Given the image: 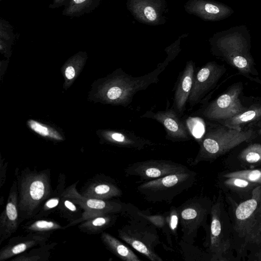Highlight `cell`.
Listing matches in <instances>:
<instances>
[{
  "label": "cell",
  "mask_w": 261,
  "mask_h": 261,
  "mask_svg": "<svg viewBox=\"0 0 261 261\" xmlns=\"http://www.w3.org/2000/svg\"><path fill=\"white\" fill-rule=\"evenodd\" d=\"M233 220L238 254L245 255L248 250L258 251L261 248V185L253 189L249 199L237 206Z\"/></svg>",
  "instance_id": "6da1fadb"
},
{
  "label": "cell",
  "mask_w": 261,
  "mask_h": 261,
  "mask_svg": "<svg viewBox=\"0 0 261 261\" xmlns=\"http://www.w3.org/2000/svg\"><path fill=\"white\" fill-rule=\"evenodd\" d=\"M18 192V212L20 223L33 219L53 190L49 170H32L29 168L15 171Z\"/></svg>",
  "instance_id": "7a4b0ae2"
},
{
  "label": "cell",
  "mask_w": 261,
  "mask_h": 261,
  "mask_svg": "<svg viewBox=\"0 0 261 261\" xmlns=\"http://www.w3.org/2000/svg\"><path fill=\"white\" fill-rule=\"evenodd\" d=\"M208 253L211 261L232 260L236 250L233 225L225 208L222 195L213 203L211 212Z\"/></svg>",
  "instance_id": "3957f363"
},
{
  "label": "cell",
  "mask_w": 261,
  "mask_h": 261,
  "mask_svg": "<svg viewBox=\"0 0 261 261\" xmlns=\"http://www.w3.org/2000/svg\"><path fill=\"white\" fill-rule=\"evenodd\" d=\"M255 137L251 130H239L222 127L206 128L198 143L199 149L192 164L212 161L224 154L241 143Z\"/></svg>",
  "instance_id": "277c9868"
},
{
  "label": "cell",
  "mask_w": 261,
  "mask_h": 261,
  "mask_svg": "<svg viewBox=\"0 0 261 261\" xmlns=\"http://www.w3.org/2000/svg\"><path fill=\"white\" fill-rule=\"evenodd\" d=\"M174 58L168 57L151 72L137 77L126 73L122 70L113 79V85L109 87L106 96L110 101L127 107L139 91L146 89L150 85L159 81V75Z\"/></svg>",
  "instance_id": "5b68a950"
},
{
  "label": "cell",
  "mask_w": 261,
  "mask_h": 261,
  "mask_svg": "<svg viewBox=\"0 0 261 261\" xmlns=\"http://www.w3.org/2000/svg\"><path fill=\"white\" fill-rule=\"evenodd\" d=\"M196 177V172L189 170L146 181L139 185L137 190L149 202L170 203L174 197L190 188L194 184Z\"/></svg>",
  "instance_id": "8992f818"
},
{
  "label": "cell",
  "mask_w": 261,
  "mask_h": 261,
  "mask_svg": "<svg viewBox=\"0 0 261 261\" xmlns=\"http://www.w3.org/2000/svg\"><path fill=\"white\" fill-rule=\"evenodd\" d=\"M140 217L141 219H133L119 229L118 237L148 259L163 261L155 251V248L161 244L157 228Z\"/></svg>",
  "instance_id": "52a82bcc"
},
{
  "label": "cell",
  "mask_w": 261,
  "mask_h": 261,
  "mask_svg": "<svg viewBox=\"0 0 261 261\" xmlns=\"http://www.w3.org/2000/svg\"><path fill=\"white\" fill-rule=\"evenodd\" d=\"M212 204L208 198L197 196L187 200L177 207L182 233V242L188 245L194 244L199 229L206 225Z\"/></svg>",
  "instance_id": "ba28073f"
},
{
  "label": "cell",
  "mask_w": 261,
  "mask_h": 261,
  "mask_svg": "<svg viewBox=\"0 0 261 261\" xmlns=\"http://www.w3.org/2000/svg\"><path fill=\"white\" fill-rule=\"evenodd\" d=\"M76 182L74 183L65 188L63 195L80 205L84 212L81 218L65 226V229L95 216L109 214H117L126 211L127 206L120 202L84 196L76 190Z\"/></svg>",
  "instance_id": "9c48e42d"
},
{
  "label": "cell",
  "mask_w": 261,
  "mask_h": 261,
  "mask_svg": "<svg viewBox=\"0 0 261 261\" xmlns=\"http://www.w3.org/2000/svg\"><path fill=\"white\" fill-rule=\"evenodd\" d=\"M189 170L186 166L171 161L149 160L130 165L125 169L124 172L127 176H137L141 179L149 181Z\"/></svg>",
  "instance_id": "30bf717a"
},
{
  "label": "cell",
  "mask_w": 261,
  "mask_h": 261,
  "mask_svg": "<svg viewBox=\"0 0 261 261\" xmlns=\"http://www.w3.org/2000/svg\"><path fill=\"white\" fill-rule=\"evenodd\" d=\"M239 93L237 89L231 90L221 95L196 113L214 120H225L233 117L244 110L239 99Z\"/></svg>",
  "instance_id": "8fae6325"
},
{
  "label": "cell",
  "mask_w": 261,
  "mask_h": 261,
  "mask_svg": "<svg viewBox=\"0 0 261 261\" xmlns=\"http://www.w3.org/2000/svg\"><path fill=\"white\" fill-rule=\"evenodd\" d=\"M172 108L163 111H147L141 118H149L160 123L166 132V138L172 142H184L190 140L192 136L186 124Z\"/></svg>",
  "instance_id": "7c38bea8"
},
{
  "label": "cell",
  "mask_w": 261,
  "mask_h": 261,
  "mask_svg": "<svg viewBox=\"0 0 261 261\" xmlns=\"http://www.w3.org/2000/svg\"><path fill=\"white\" fill-rule=\"evenodd\" d=\"M221 68L210 62L195 72L188 103L193 107L202 102L206 94L214 88L221 74Z\"/></svg>",
  "instance_id": "4fadbf2b"
},
{
  "label": "cell",
  "mask_w": 261,
  "mask_h": 261,
  "mask_svg": "<svg viewBox=\"0 0 261 261\" xmlns=\"http://www.w3.org/2000/svg\"><path fill=\"white\" fill-rule=\"evenodd\" d=\"M18 198L17 183L16 180H14L6 205L0 215V244L16 231L20 223Z\"/></svg>",
  "instance_id": "5bb4252c"
},
{
  "label": "cell",
  "mask_w": 261,
  "mask_h": 261,
  "mask_svg": "<svg viewBox=\"0 0 261 261\" xmlns=\"http://www.w3.org/2000/svg\"><path fill=\"white\" fill-rule=\"evenodd\" d=\"M51 233H27L11 238L0 250V261L15 257L32 248L45 244Z\"/></svg>",
  "instance_id": "9a60e30c"
},
{
  "label": "cell",
  "mask_w": 261,
  "mask_h": 261,
  "mask_svg": "<svg viewBox=\"0 0 261 261\" xmlns=\"http://www.w3.org/2000/svg\"><path fill=\"white\" fill-rule=\"evenodd\" d=\"M195 65L192 61L186 65L178 79L175 86L172 108L179 116H181L186 109L192 89L195 73Z\"/></svg>",
  "instance_id": "2e32d148"
},
{
  "label": "cell",
  "mask_w": 261,
  "mask_h": 261,
  "mask_svg": "<svg viewBox=\"0 0 261 261\" xmlns=\"http://www.w3.org/2000/svg\"><path fill=\"white\" fill-rule=\"evenodd\" d=\"M81 194L86 197L107 200L121 196L122 191L114 180L100 176L88 182Z\"/></svg>",
  "instance_id": "e0dca14e"
},
{
  "label": "cell",
  "mask_w": 261,
  "mask_h": 261,
  "mask_svg": "<svg viewBox=\"0 0 261 261\" xmlns=\"http://www.w3.org/2000/svg\"><path fill=\"white\" fill-rule=\"evenodd\" d=\"M109 137L111 142L119 146L138 150L154 145L151 140L128 130L110 132Z\"/></svg>",
  "instance_id": "ac0fdd59"
},
{
  "label": "cell",
  "mask_w": 261,
  "mask_h": 261,
  "mask_svg": "<svg viewBox=\"0 0 261 261\" xmlns=\"http://www.w3.org/2000/svg\"><path fill=\"white\" fill-rule=\"evenodd\" d=\"M101 240L107 249L124 261H140L139 257L127 246L106 232H102Z\"/></svg>",
  "instance_id": "d6986e66"
},
{
  "label": "cell",
  "mask_w": 261,
  "mask_h": 261,
  "mask_svg": "<svg viewBox=\"0 0 261 261\" xmlns=\"http://www.w3.org/2000/svg\"><path fill=\"white\" fill-rule=\"evenodd\" d=\"M117 219V216L115 214L97 216L80 223L78 228L87 234H97L114 225Z\"/></svg>",
  "instance_id": "ffe728a7"
},
{
  "label": "cell",
  "mask_w": 261,
  "mask_h": 261,
  "mask_svg": "<svg viewBox=\"0 0 261 261\" xmlns=\"http://www.w3.org/2000/svg\"><path fill=\"white\" fill-rule=\"evenodd\" d=\"M66 178L64 174H60L58 185L53 190L49 197L44 202L39 212L33 219L43 218L57 210L62 198V193L65 189Z\"/></svg>",
  "instance_id": "44dd1931"
},
{
  "label": "cell",
  "mask_w": 261,
  "mask_h": 261,
  "mask_svg": "<svg viewBox=\"0 0 261 261\" xmlns=\"http://www.w3.org/2000/svg\"><path fill=\"white\" fill-rule=\"evenodd\" d=\"M57 244L56 242H50L35 247L16 255L11 261H48L51 251Z\"/></svg>",
  "instance_id": "7402d4cb"
},
{
  "label": "cell",
  "mask_w": 261,
  "mask_h": 261,
  "mask_svg": "<svg viewBox=\"0 0 261 261\" xmlns=\"http://www.w3.org/2000/svg\"><path fill=\"white\" fill-rule=\"evenodd\" d=\"M61 217L69 221V224L77 220L83 215L84 210L69 197L63 195L57 210Z\"/></svg>",
  "instance_id": "603a6c76"
},
{
  "label": "cell",
  "mask_w": 261,
  "mask_h": 261,
  "mask_svg": "<svg viewBox=\"0 0 261 261\" xmlns=\"http://www.w3.org/2000/svg\"><path fill=\"white\" fill-rule=\"evenodd\" d=\"M27 233H53V231L65 229L58 222L51 219H35L27 223L23 227Z\"/></svg>",
  "instance_id": "cb8c5ba5"
},
{
  "label": "cell",
  "mask_w": 261,
  "mask_h": 261,
  "mask_svg": "<svg viewBox=\"0 0 261 261\" xmlns=\"http://www.w3.org/2000/svg\"><path fill=\"white\" fill-rule=\"evenodd\" d=\"M260 117L261 107H255L225 120L224 124L228 127L241 130V125Z\"/></svg>",
  "instance_id": "d4e9b609"
},
{
  "label": "cell",
  "mask_w": 261,
  "mask_h": 261,
  "mask_svg": "<svg viewBox=\"0 0 261 261\" xmlns=\"http://www.w3.org/2000/svg\"><path fill=\"white\" fill-rule=\"evenodd\" d=\"M137 214L138 216L149 221L157 228L162 229V231L166 236L168 243L170 244V245H172L171 234L169 230L167 221L168 212L163 215H148L138 211L137 212Z\"/></svg>",
  "instance_id": "484cf974"
},
{
  "label": "cell",
  "mask_w": 261,
  "mask_h": 261,
  "mask_svg": "<svg viewBox=\"0 0 261 261\" xmlns=\"http://www.w3.org/2000/svg\"><path fill=\"white\" fill-rule=\"evenodd\" d=\"M239 159L243 164L261 163V145L254 144L249 146L241 152Z\"/></svg>",
  "instance_id": "4316f807"
},
{
  "label": "cell",
  "mask_w": 261,
  "mask_h": 261,
  "mask_svg": "<svg viewBox=\"0 0 261 261\" xmlns=\"http://www.w3.org/2000/svg\"><path fill=\"white\" fill-rule=\"evenodd\" d=\"M222 177L240 178L250 181L256 186L261 185V169L229 172L223 174Z\"/></svg>",
  "instance_id": "83f0119b"
},
{
  "label": "cell",
  "mask_w": 261,
  "mask_h": 261,
  "mask_svg": "<svg viewBox=\"0 0 261 261\" xmlns=\"http://www.w3.org/2000/svg\"><path fill=\"white\" fill-rule=\"evenodd\" d=\"M96 0H70L69 4L63 12V14L74 16L86 12Z\"/></svg>",
  "instance_id": "f1b7e54d"
},
{
  "label": "cell",
  "mask_w": 261,
  "mask_h": 261,
  "mask_svg": "<svg viewBox=\"0 0 261 261\" xmlns=\"http://www.w3.org/2000/svg\"><path fill=\"white\" fill-rule=\"evenodd\" d=\"M167 221L171 234L177 238L178 225L179 223L177 207H171L170 211L168 212Z\"/></svg>",
  "instance_id": "f546056e"
},
{
  "label": "cell",
  "mask_w": 261,
  "mask_h": 261,
  "mask_svg": "<svg viewBox=\"0 0 261 261\" xmlns=\"http://www.w3.org/2000/svg\"><path fill=\"white\" fill-rule=\"evenodd\" d=\"M224 181V184L228 187L235 188L238 190H245L251 188H255L258 186L246 180L237 178L228 177L226 178Z\"/></svg>",
  "instance_id": "4dcf8cb0"
},
{
  "label": "cell",
  "mask_w": 261,
  "mask_h": 261,
  "mask_svg": "<svg viewBox=\"0 0 261 261\" xmlns=\"http://www.w3.org/2000/svg\"><path fill=\"white\" fill-rule=\"evenodd\" d=\"M233 65L240 69L245 70L249 67L247 60L241 56H237L233 58Z\"/></svg>",
  "instance_id": "1f68e13d"
},
{
  "label": "cell",
  "mask_w": 261,
  "mask_h": 261,
  "mask_svg": "<svg viewBox=\"0 0 261 261\" xmlns=\"http://www.w3.org/2000/svg\"><path fill=\"white\" fill-rule=\"evenodd\" d=\"M31 126L34 130L43 136H46L48 134V130L47 128L41 125L35 121H31L30 123Z\"/></svg>",
  "instance_id": "d6a6232c"
},
{
  "label": "cell",
  "mask_w": 261,
  "mask_h": 261,
  "mask_svg": "<svg viewBox=\"0 0 261 261\" xmlns=\"http://www.w3.org/2000/svg\"><path fill=\"white\" fill-rule=\"evenodd\" d=\"M144 14L146 18L150 21H154L156 18V12L151 6H147L144 8Z\"/></svg>",
  "instance_id": "836d02e7"
},
{
  "label": "cell",
  "mask_w": 261,
  "mask_h": 261,
  "mask_svg": "<svg viewBox=\"0 0 261 261\" xmlns=\"http://www.w3.org/2000/svg\"><path fill=\"white\" fill-rule=\"evenodd\" d=\"M204 10L210 14H217L220 12L219 8L211 4H206L204 6Z\"/></svg>",
  "instance_id": "e575fe53"
},
{
  "label": "cell",
  "mask_w": 261,
  "mask_h": 261,
  "mask_svg": "<svg viewBox=\"0 0 261 261\" xmlns=\"http://www.w3.org/2000/svg\"><path fill=\"white\" fill-rule=\"evenodd\" d=\"M7 167V165H3L2 163L1 165V181H0V187H2V186L5 184L6 181V169Z\"/></svg>",
  "instance_id": "d590c367"
},
{
  "label": "cell",
  "mask_w": 261,
  "mask_h": 261,
  "mask_svg": "<svg viewBox=\"0 0 261 261\" xmlns=\"http://www.w3.org/2000/svg\"><path fill=\"white\" fill-rule=\"evenodd\" d=\"M65 75L68 79H72L75 75L74 69L72 66L68 67L65 70Z\"/></svg>",
  "instance_id": "8d00e7d4"
},
{
  "label": "cell",
  "mask_w": 261,
  "mask_h": 261,
  "mask_svg": "<svg viewBox=\"0 0 261 261\" xmlns=\"http://www.w3.org/2000/svg\"><path fill=\"white\" fill-rule=\"evenodd\" d=\"M66 1V0H54L53 6L51 7L53 8L58 7L62 5Z\"/></svg>",
  "instance_id": "74e56055"
},
{
  "label": "cell",
  "mask_w": 261,
  "mask_h": 261,
  "mask_svg": "<svg viewBox=\"0 0 261 261\" xmlns=\"http://www.w3.org/2000/svg\"><path fill=\"white\" fill-rule=\"evenodd\" d=\"M254 257H255V258L254 259V260H261V248L258 251L255 252V253L254 255Z\"/></svg>",
  "instance_id": "f35d334b"
},
{
  "label": "cell",
  "mask_w": 261,
  "mask_h": 261,
  "mask_svg": "<svg viewBox=\"0 0 261 261\" xmlns=\"http://www.w3.org/2000/svg\"><path fill=\"white\" fill-rule=\"evenodd\" d=\"M1 1H2V0H1Z\"/></svg>",
  "instance_id": "ab89813d"
}]
</instances>
